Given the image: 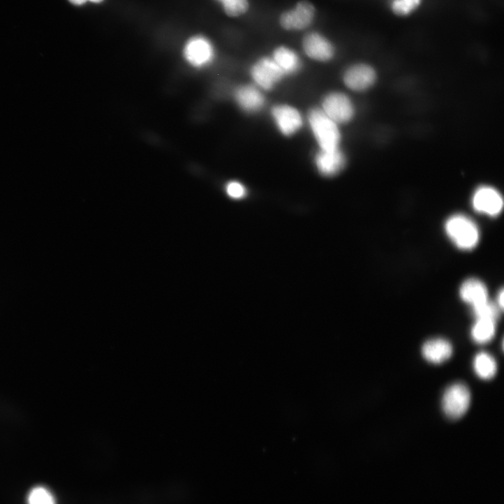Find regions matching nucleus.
I'll return each mask as SVG.
<instances>
[{"instance_id":"f257e3e1","label":"nucleus","mask_w":504,"mask_h":504,"mask_svg":"<svg viewBox=\"0 0 504 504\" xmlns=\"http://www.w3.org/2000/svg\"><path fill=\"white\" fill-rule=\"evenodd\" d=\"M445 230L456 246L470 250L480 239V231L476 223L464 214H454L446 221Z\"/></svg>"},{"instance_id":"f03ea898","label":"nucleus","mask_w":504,"mask_h":504,"mask_svg":"<svg viewBox=\"0 0 504 504\" xmlns=\"http://www.w3.org/2000/svg\"><path fill=\"white\" fill-rule=\"evenodd\" d=\"M309 120L320 149H339L341 136L338 124L332 120L322 109L312 110L309 113Z\"/></svg>"},{"instance_id":"7ed1b4c3","label":"nucleus","mask_w":504,"mask_h":504,"mask_svg":"<svg viewBox=\"0 0 504 504\" xmlns=\"http://www.w3.org/2000/svg\"><path fill=\"white\" fill-rule=\"evenodd\" d=\"M471 395L469 389L462 383L449 386L442 399V408L445 415L457 420L466 414L469 408Z\"/></svg>"},{"instance_id":"20e7f679","label":"nucleus","mask_w":504,"mask_h":504,"mask_svg":"<svg viewBox=\"0 0 504 504\" xmlns=\"http://www.w3.org/2000/svg\"><path fill=\"white\" fill-rule=\"evenodd\" d=\"M322 110L337 124L349 122L355 113L354 106L349 98L339 92L329 94L325 98Z\"/></svg>"},{"instance_id":"39448f33","label":"nucleus","mask_w":504,"mask_h":504,"mask_svg":"<svg viewBox=\"0 0 504 504\" xmlns=\"http://www.w3.org/2000/svg\"><path fill=\"white\" fill-rule=\"evenodd\" d=\"M251 75L260 88L271 90L286 75L273 59L264 58L251 68Z\"/></svg>"},{"instance_id":"423d86ee","label":"nucleus","mask_w":504,"mask_h":504,"mask_svg":"<svg viewBox=\"0 0 504 504\" xmlns=\"http://www.w3.org/2000/svg\"><path fill=\"white\" fill-rule=\"evenodd\" d=\"M315 15L314 6L310 2L303 0L297 5L295 9L282 15L281 25L288 31H302L311 25Z\"/></svg>"},{"instance_id":"0eeeda50","label":"nucleus","mask_w":504,"mask_h":504,"mask_svg":"<svg viewBox=\"0 0 504 504\" xmlns=\"http://www.w3.org/2000/svg\"><path fill=\"white\" fill-rule=\"evenodd\" d=\"M472 205L477 212L489 216H496L501 212L503 201L496 190L489 186H482L475 192L472 198Z\"/></svg>"},{"instance_id":"6e6552de","label":"nucleus","mask_w":504,"mask_h":504,"mask_svg":"<svg viewBox=\"0 0 504 504\" xmlns=\"http://www.w3.org/2000/svg\"><path fill=\"white\" fill-rule=\"evenodd\" d=\"M272 116L280 131L286 136L295 134L302 127V117L293 107L287 105L275 106Z\"/></svg>"},{"instance_id":"1a4fd4ad","label":"nucleus","mask_w":504,"mask_h":504,"mask_svg":"<svg viewBox=\"0 0 504 504\" xmlns=\"http://www.w3.org/2000/svg\"><path fill=\"white\" fill-rule=\"evenodd\" d=\"M376 80L375 71L366 64H357L350 67L343 77L346 85L355 91L369 89L374 84Z\"/></svg>"},{"instance_id":"9d476101","label":"nucleus","mask_w":504,"mask_h":504,"mask_svg":"<svg viewBox=\"0 0 504 504\" xmlns=\"http://www.w3.org/2000/svg\"><path fill=\"white\" fill-rule=\"evenodd\" d=\"M186 59L193 66L201 67L210 63L214 57L212 44L203 37L191 38L184 49Z\"/></svg>"},{"instance_id":"9b49d317","label":"nucleus","mask_w":504,"mask_h":504,"mask_svg":"<svg viewBox=\"0 0 504 504\" xmlns=\"http://www.w3.org/2000/svg\"><path fill=\"white\" fill-rule=\"evenodd\" d=\"M303 47L307 56L318 61H329L332 59L335 54L332 43L318 33L307 35L304 39Z\"/></svg>"},{"instance_id":"f8f14e48","label":"nucleus","mask_w":504,"mask_h":504,"mask_svg":"<svg viewBox=\"0 0 504 504\" xmlns=\"http://www.w3.org/2000/svg\"><path fill=\"white\" fill-rule=\"evenodd\" d=\"M316 165L321 175L331 177L339 174L346 165V157L339 149H320L316 156Z\"/></svg>"},{"instance_id":"ddd939ff","label":"nucleus","mask_w":504,"mask_h":504,"mask_svg":"<svg viewBox=\"0 0 504 504\" xmlns=\"http://www.w3.org/2000/svg\"><path fill=\"white\" fill-rule=\"evenodd\" d=\"M238 105L246 112H257L265 105V99L255 87L245 85L239 87L235 93Z\"/></svg>"},{"instance_id":"4468645a","label":"nucleus","mask_w":504,"mask_h":504,"mask_svg":"<svg viewBox=\"0 0 504 504\" xmlns=\"http://www.w3.org/2000/svg\"><path fill=\"white\" fill-rule=\"evenodd\" d=\"M453 353L450 343L443 339H434L427 341L422 348L424 358L429 362L440 364L447 361Z\"/></svg>"},{"instance_id":"2eb2a0df","label":"nucleus","mask_w":504,"mask_h":504,"mask_svg":"<svg viewBox=\"0 0 504 504\" xmlns=\"http://www.w3.org/2000/svg\"><path fill=\"white\" fill-rule=\"evenodd\" d=\"M459 296L464 302L471 308L488 301V291L486 286L479 280L468 279L459 289Z\"/></svg>"},{"instance_id":"dca6fc26","label":"nucleus","mask_w":504,"mask_h":504,"mask_svg":"<svg viewBox=\"0 0 504 504\" xmlns=\"http://www.w3.org/2000/svg\"><path fill=\"white\" fill-rule=\"evenodd\" d=\"M273 59L285 75L295 73L301 67V61L297 54L288 47L278 48L274 52Z\"/></svg>"},{"instance_id":"f3484780","label":"nucleus","mask_w":504,"mask_h":504,"mask_svg":"<svg viewBox=\"0 0 504 504\" xmlns=\"http://www.w3.org/2000/svg\"><path fill=\"white\" fill-rule=\"evenodd\" d=\"M496 322L490 319H476L471 329L473 340L479 344H484L491 341L495 335Z\"/></svg>"},{"instance_id":"a211bd4d","label":"nucleus","mask_w":504,"mask_h":504,"mask_svg":"<svg viewBox=\"0 0 504 504\" xmlns=\"http://www.w3.org/2000/svg\"><path fill=\"white\" fill-rule=\"evenodd\" d=\"M473 366L476 375L482 380L491 379L497 371L496 361L485 353H480L475 357Z\"/></svg>"},{"instance_id":"6ab92c4d","label":"nucleus","mask_w":504,"mask_h":504,"mask_svg":"<svg viewBox=\"0 0 504 504\" xmlns=\"http://www.w3.org/2000/svg\"><path fill=\"white\" fill-rule=\"evenodd\" d=\"M422 2V0H392L390 7L396 15L408 17L420 8Z\"/></svg>"},{"instance_id":"aec40b11","label":"nucleus","mask_w":504,"mask_h":504,"mask_svg":"<svg viewBox=\"0 0 504 504\" xmlns=\"http://www.w3.org/2000/svg\"><path fill=\"white\" fill-rule=\"evenodd\" d=\"M501 311L496 304L490 302L489 300L477 306L471 308L473 315L475 319L485 318L496 321Z\"/></svg>"},{"instance_id":"412c9836","label":"nucleus","mask_w":504,"mask_h":504,"mask_svg":"<svg viewBox=\"0 0 504 504\" xmlns=\"http://www.w3.org/2000/svg\"><path fill=\"white\" fill-rule=\"evenodd\" d=\"M224 9L225 14L237 17L245 14L249 9L248 0H218Z\"/></svg>"},{"instance_id":"4be33fe9","label":"nucleus","mask_w":504,"mask_h":504,"mask_svg":"<svg viewBox=\"0 0 504 504\" xmlns=\"http://www.w3.org/2000/svg\"><path fill=\"white\" fill-rule=\"evenodd\" d=\"M29 504H56L52 494L45 487H37L30 492Z\"/></svg>"},{"instance_id":"5701e85b","label":"nucleus","mask_w":504,"mask_h":504,"mask_svg":"<svg viewBox=\"0 0 504 504\" xmlns=\"http://www.w3.org/2000/svg\"><path fill=\"white\" fill-rule=\"evenodd\" d=\"M228 195L233 199H241L246 194V188L238 181H230L226 186Z\"/></svg>"},{"instance_id":"b1692460","label":"nucleus","mask_w":504,"mask_h":504,"mask_svg":"<svg viewBox=\"0 0 504 504\" xmlns=\"http://www.w3.org/2000/svg\"><path fill=\"white\" fill-rule=\"evenodd\" d=\"M69 1L73 5L82 6L89 1L94 3H101L103 0H69Z\"/></svg>"},{"instance_id":"393cba45","label":"nucleus","mask_w":504,"mask_h":504,"mask_svg":"<svg viewBox=\"0 0 504 504\" xmlns=\"http://www.w3.org/2000/svg\"><path fill=\"white\" fill-rule=\"evenodd\" d=\"M496 305L501 311L503 310V290H501L498 292V295L497 297Z\"/></svg>"}]
</instances>
